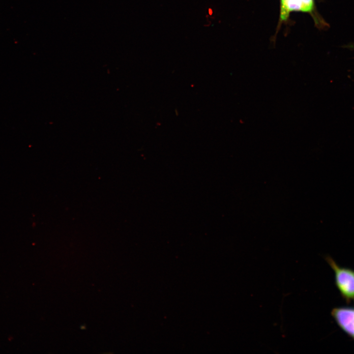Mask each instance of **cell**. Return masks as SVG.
Segmentation results:
<instances>
[{
    "label": "cell",
    "mask_w": 354,
    "mask_h": 354,
    "mask_svg": "<svg viewBox=\"0 0 354 354\" xmlns=\"http://www.w3.org/2000/svg\"><path fill=\"white\" fill-rule=\"evenodd\" d=\"M325 260L334 272L335 284L347 302L354 300V270L339 266L329 256Z\"/></svg>",
    "instance_id": "obj_1"
},
{
    "label": "cell",
    "mask_w": 354,
    "mask_h": 354,
    "mask_svg": "<svg viewBox=\"0 0 354 354\" xmlns=\"http://www.w3.org/2000/svg\"><path fill=\"white\" fill-rule=\"evenodd\" d=\"M331 315L339 326L354 339V308H335Z\"/></svg>",
    "instance_id": "obj_2"
},
{
    "label": "cell",
    "mask_w": 354,
    "mask_h": 354,
    "mask_svg": "<svg viewBox=\"0 0 354 354\" xmlns=\"http://www.w3.org/2000/svg\"><path fill=\"white\" fill-rule=\"evenodd\" d=\"M280 19L286 20L290 12H311L314 7V0H280Z\"/></svg>",
    "instance_id": "obj_3"
}]
</instances>
